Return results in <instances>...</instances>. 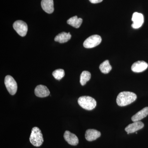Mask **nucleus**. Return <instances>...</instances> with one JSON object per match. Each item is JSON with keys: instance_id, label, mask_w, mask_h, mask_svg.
Here are the masks:
<instances>
[{"instance_id": "aec40b11", "label": "nucleus", "mask_w": 148, "mask_h": 148, "mask_svg": "<svg viewBox=\"0 0 148 148\" xmlns=\"http://www.w3.org/2000/svg\"><path fill=\"white\" fill-rule=\"evenodd\" d=\"M89 1L92 3H98L103 1V0H89Z\"/></svg>"}, {"instance_id": "39448f33", "label": "nucleus", "mask_w": 148, "mask_h": 148, "mask_svg": "<svg viewBox=\"0 0 148 148\" xmlns=\"http://www.w3.org/2000/svg\"><path fill=\"white\" fill-rule=\"evenodd\" d=\"M102 41L100 36L94 35L87 38L83 43L84 47L86 48H92L99 45Z\"/></svg>"}, {"instance_id": "dca6fc26", "label": "nucleus", "mask_w": 148, "mask_h": 148, "mask_svg": "<svg viewBox=\"0 0 148 148\" xmlns=\"http://www.w3.org/2000/svg\"><path fill=\"white\" fill-rule=\"evenodd\" d=\"M82 18H78L77 16H75L68 19L67 23L75 28H79L82 24Z\"/></svg>"}, {"instance_id": "6e6552de", "label": "nucleus", "mask_w": 148, "mask_h": 148, "mask_svg": "<svg viewBox=\"0 0 148 148\" xmlns=\"http://www.w3.org/2000/svg\"><path fill=\"white\" fill-rule=\"evenodd\" d=\"M35 94L36 96L40 98L47 97L50 94V91L45 86L39 85L35 88Z\"/></svg>"}, {"instance_id": "f257e3e1", "label": "nucleus", "mask_w": 148, "mask_h": 148, "mask_svg": "<svg viewBox=\"0 0 148 148\" xmlns=\"http://www.w3.org/2000/svg\"><path fill=\"white\" fill-rule=\"evenodd\" d=\"M137 95L133 92L123 91L118 95L116 103L119 106L123 107L130 105L137 99Z\"/></svg>"}, {"instance_id": "2eb2a0df", "label": "nucleus", "mask_w": 148, "mask_h": 148, "mask_svg": "<svg viewBox=\"0 0 148 148\" xmlns=\"http://www.w3.org/2000/svg\"><path fill=\"white\" fill-rule=\"evenodd\" d=\"M148 115V107H146L132 116V120L133 122L140 121L145 118Z\"/></svg>"}, {"instance_id": "f03ea898", "label": "nucleus", "mask_w": 148, "mask_h": 148, "mask_svg": "<svg viewBox=\"0 0 148 148\" xmlns=\"http://www.w3.org/2000/svg\"><path fill=\"white\" fill-rule=\"evenodd\" d=\"M29 140L30 143L35 147H40L42 145L43 138L41 131L38 127H35L32 128Z\"/></svg>"}, {"instance_id": "4468645a", "label": "nucleus", "mask_w": 148, "mask_h": 148, "mask_svg": "<svg viewBox=\"0 0 148 148\" xmlns=\"http://www.w3.org/2000/svg\"><path fill=\"white\" fill-rule=\"evenodd\" d=\"M71 38V35L69 33L63 32L60 33L56 36L54 40L60 43L67 42Z\"/></svg>"}, {"instance_id": "412c9836", "label": "nucleus", "mask_w": 148, "mask_h": 148, "mask_svg": "<svg viewBox=\"0 0 148 148\" xmlns=\"http://www.w3.org/2000/svg\"><path fill=\"white\" fill-rule=\"evenodd\" d=\"M135 133H136V134H138V132H135Z\"/></svg>"}, {"instance_id": "ddd939ff", "label": "nucleus", "mask_w": 148, "mask_h": 148, "mask_svg": "<svg viewBox=\"0 0 148 148\" xmlns=\"http://www.w3.org/2000/svg\"><path fill=\"white\" fill-rule=\"evenodd\" d=\"M41 5L42 9L47 13L51 14L54 11L53 0H42Z\"/></svg>"}, {"instance_id": "a211bd4d", "label": "nucleus", "mask_w": 148, "mask_h": 148, "mask_svg": "<svg viewBox=\"0 0 148 148\" xmlns=\"http://www.w3.org/2000/svg\"><path fill=\"white\" fill-rule=\"evenodd\" d=\"M91 74L90 72L87 71H84L81 74L80 77V83L82 86L86 84V82L90 79Z\"/></svg>"}, {"instance_id": "9d476101", "label": "nucleus", "mask_w": 148, "mask_h": 148, "mask_svg": "<svg viewBox=\"0 0 148 148\" xmlns=\"http://www.w3.org/2000/svg\"><path fill=\"white\" fill-rule=\"evenodd\" d=\"M148 64L145 61H138L132 64L131 70L135 73H141L147 69Z\"/></svg>"}, {"instance_id": "423d86ee", "label": "nucleus", "mask_w": 148, "mask_h": 148, "mask_svg": "<svg viewBox=\"0 0 148 148\" xmlns=\"http://www.w3.org/2000/svg\"><path fill=\"white\" fill-rule=\"evenodd\" d=\"M13 27L17 34L21 36L24 37L27 35L28 26L24 21L17 20L15 21L13 24Z\"/></svg>"}, {"instance_id": "20e7f679", "label": "nucleus", "mask_w": 148, "mask_h": 148, "mask_svg": "<svg viewBox=\"0 0 148 148\" xmlns=\"http://www.w3.org/2000/svg\"><path fill=\"white\" fill-rule=\"evenodd\" d=\"M5 84L8 91L11 95L16 93L17 90V84L14 79L11 76L7 75L5 78Z\"/></svg>"}, {"instance_id": "f3484780", "label": "nucleus", "mask_w": 148, "mask_h": 148, "mask_svg": "<svg viewBox=\"0 0 148 148\" xmlns=\"http://www.w3.org/2000/svg\"><path fill=\"white\" fill-rule=\"evenodd\" d=\"M99 69L103 73L108 74L112 70V67L110 65L108 60H106L100 65Z\"/></svg>"}, {"instance_id": "6ab92c4d", "label": "nucleus", "mask_w": 148, "mask_h": 148, "mask_svg": "<svg viewBox=\"0 0 148 148\" xmlns=\"http://www.w3.org/2000/svg\"><path fill=\"white\" fill-rule=\"evenodd\" d=\"M52 75L56 79L59 80L65 76V72L63 69H57L53 72Z\"/></svg>"}, {"instance_id": "9b49d317", "label": "nucleus", "mask_w": 148, "mask_h": 148, "mask_svg": "<svg viewBox=\"0 0 148 148\" xmlns=\"http://www.w3.org/2000/svg\"><path fill=\"white\" fill-rule=\"evenodd\" d=\"M64 138L66 142L70 145L76 146L78 144V138L76 135L68 130L65 131L64 134Z\"/></svg>"}, {"instance_id": "7ed1b4c3", "label": "nucleus", "mask_w": 148, "mask_h": 148, "mask_svg": "<svg viewBox=\"0 0 148 148\" xmlns=\"http://www.w3.org/2000/svg\"><path fill=\"white\" fill-rule=\"evenodd\" d=\"M78 103L82 108L87 110H93L97 105L95 99L88 96H83L79 97L78 100Z\"/></svg>"}, {"instance_id": "f8f14e48", "label": "nucleus", "mask_w": 148, "mask_h": 148, "mask_svg": "<svg viewBox=\"0 0 148 148\" xmlns=\"http://www.w3.org/2000/svg\"><path fill=\"white\" fill-rule=\"evenodd\" d=\"M101 136V133L95 129H88L85 133V138L89 142L94 141Z\"/></svg>"}, {"instance_id": "0eeeda50", "label": "nucleus", "mask_w": 148, "mask_h": 148, "mask_svg": "<svg viewBox=\"0 0 148 148\" xmlns=\"http://www.w3.org/2000/svg\"><path fill=\"white\" fill-rule=\"evenodd\" d=\"M132 27L133 29H138L142 27L144 22V16L142 14L135 12L132 14Z\"/></svg>"}, {"instance_id": "1a4fd4ad", "label": "nucleus", "mask_w": 148, "mask_h": 148, "mask_svg": "<svg viewBox=\"0 0 148 148\" xmlns=\"http://www.w3.org/2000/svg\"><path fill=\"white\" fill-rule=\"evenodd\" d=\"M144 126V123L140 121H135L127 125L125 128V130L127 134L134 133L138 130L142 129Z\"/></svg>"}]
</instances>
